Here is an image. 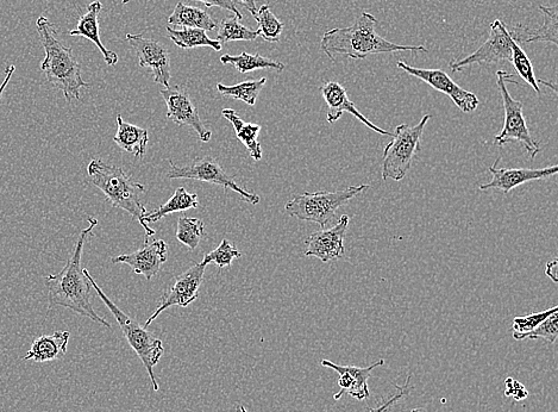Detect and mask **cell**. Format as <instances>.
Wrapping results in <instances>:
<instances>
[{
    "label": "cell",
    "instance_id": "1",
    "mask_svg": "<svg viewBox=\"0 0 558 412\" xmlns=\"http://www.w3.org/2000/svg\"><path fill=\"white\" fill-rule=\"evenodd\" d=\"M97 226L96 218L89 217V227L80 233L77 245H75L64 270L58 274H50L46 278L49 309L55 307L70 309L81 316L90 318L93 322L111 328V324L94 310L91 303V284L81 268L85 243Z\"/></svg>",
    "mask_w": 558,
    "mask_h": 412
},
{
    "label": "cell",
    "instance_id": "2",
    "mask_svg": "<svg viewBox=\"0 0 558 412\" xmlns=\"http://www.w3.org/2000/svg\"><path fill=\"white\" fill-rule=\"evenodd\" d=\"M376 24L378 20L372 14L362 12L350 26L326 31L321 40V49L331 61H336V55L365 60L373 54L428 52L424 46H403L385 40L376 33Z\"/></svg>",
    "mask_w": 558,
    "mask_h": 412
},
{
    "label": "cell",
    "instance_id": "3",
    "mask_svg": "<svg viewBox=\"0 0 558 412\" xmlns=\"http://www.w3.org/2000/svg\"><path fill=\"white\" fill-rule=\"evenodd\" d=\"M46 58L41 70L45 72L50 85L64 93L67 102L80 99V90L91 87L81 78L80 64L73 54V49L65 47L56 37L54 24L47 17L41 16L36 22Z\"/></svg>",
    "mask_w": 558,
    "mask_h": 412
},
{
    "label": "cell",
    "instance_id": "4",
    "mask_svg": "<svg viewBox=\"0 0 558 412\" xmlns=\"http://www.w3.org/2000/svg\"><path fill=\"white\" fill-rule=\"evenodd\" d=\"M87 173L91 183L97 186L115 206V208L127 211L130 216L139 221L146 230L144 245H148L150 237L155 235V230L150 228L144 218L148 212L142 202V196L146 193V187L129 177L123 168L105 164L103 160L93 159L87 166Z\"/></svg>",
    "mask_w": 558,
    "mask_h": 412
},
{
    "label": "cell",
    "instance_id": "5",
    "mask_svg": "<svg viewBox=\"0 0 558 412\" xmlns=\"http://www.w3.org/2000/svg\"><path fill=\"white\" fill-rule=\"evenodd\" d=\"M84 272L93 289L96 290L98 296L102 298V301L106 307L109 308L111 314L115 316L125 339H127L130 347L134 349L136 354L139 355L143 366L146 367L149 378L152 380L154 391L158 392L160 387L158 380L155 378L154 367L159 364L163 352H165L162 341L148 332L147 328L142 327L134 318H131L129 315L125 314L124 311L119 309L117 305L105 295L103 290L100 289V286H98L96 280L93 279L89 271L84 270Z\"/></svg>",
    "mask_w": 558,
    "mask_h": 412
},
{
    "label": "cell",
    "instance_id": "6",
    "mask_svg": "<svg viewBox=\"0 0 558 412\" xmlns=\"http://www.w3.org/2000/svg\"><path fill=\"white\" fill-rule=\"evenodd\" d=\"M369 189L368 185L350 186L340 191L305 192L296 196L285 206L287 214L300 221L319 224L322 229L336 218V211L351 199Z\"/></svg>",
    "mask_w": 558,
    "mask_h": 412
},
{
    "label": "cell",
    "instance_id": "7",
    "mask_svg": "<svg viewBox=\"0 0 558 412\" xmlns=\"http://www.w3.org/2000/svg\"><path fill=\"white\" fill-rule=\"evenodd\" d=\"M430 118V115H425L416 126L400 124L396 128L382 156V179L400 181L406 177L420 149V140Z\"/></svg>",
    "mask_w": 558,
    "mask_h": 412
},
{
    "label": "cell",
    "instance_id": "8",
    "mask_svg": "<svg viewBox=\"0 0 558 412\" xmlns=\"http://www.w3.org/2000/svg\"><path fill=\"white\" fill-rule=\"evenodd\" d=\"M517 84L516 76L506 71L497 72V85L499 87L501 98H503V105L505 110V123L503 130L500 134L494 137L495 145L503 147L510 142H518L523 146L526 153L529 154L531 159H535L537 154L541 152V146L531 136L526 118L523 112V103L516 101L511 96L506 83L509 81Z\"/></svg>",
    "mask_w": 558,
    "mask_h": 412
},
{
    "label": "cell",
    "instance_id": "9",
    "mask_svg": "<svg viewBox=\"0 0 558 412\" xmlns=\"http://www.w3.org/2000/svg\"><path fill=\"white\" fill-rule=\"evenodd\" d=\"M169 165H171V170L167 172V177L169 179H193L198 181H204V183H209L217 186L223 187L225 192L228 190L234 191L241 196L244 202H248L252 205H257L260 203V196L255 195V193H250L244 190L243 187L236 183L235 177L229 176L224 168L219 165V162L212 158V156H205V158H198L183 167L174 165L171 160H168Z\"/></svg>",
    "mask_w": 558,
    "mask_h": 412
},
{
    "label": "cell",
    "instance_id": "10",
    "mask_svg": "<svg viewBox=\"0 0 558 412\" xmlns=\"http://www.w3.org/2000/svg\"><path fill=\"white\" fill-rule=\"evenodd\" d=\"M511 43L512 37L509 30H507L505 22L495 20L491 24V33H489V37L484 45L465 59L451 61L449 65L450 70L460 72L463 68L472 65H494L500 61L511 62Z\"/></svg>",
    "mask_w": 558,
    "mask_h": 412
},
{
    "label": "cell",
    "instance_id": "11",
    "mask_svg": "<svg viewBox=\"0 0 558 412\" xmlns=\"http://www.w3.org/2000/svg\"><path fill=\"white\" fill-rule=\"evenodd\" d=\"M206 266L208 264H205L204 261L200 264H194L186 272L175 277L173 285L163 293L159 308L148 318L144 327L148 328L168 308H186L191 303L196 302L199 298L200 286L203 284Z\"/></svg>",
    "mask_w": 558,
    "mask_h": 412
},
{
    "label": "cell",
    "instance_id": "12",
    "mask_svg": "<svg viewBox=\"0 0 558 412\" xmlns=\"http://www.w3.org/2000/svg\"><path fill=\"white\" fill-rule=\"evenodd\" d=\"M397 66L400 70L410 74V76L424 81V83L430 85L432 89L449 96L457 108L465 112V114H469V112L478 109L480 101L475 93L463 90L462 87L457 85L444 71L437 70V68L436 70L416 68L406 64L404 61H399Z\"/></svg>",
    "mask_w": 558,
    "mask_h": 412
},
{
    "label": "cell",
    "instance_id": "13",
    "mask_svg": "<svg viewBox=\"0 0 558 412\" xmlns=\"http://www.w3.org/2000/svg\"><path fill=\"white\" fill-rule=\"evenodd\" d=\"M163 101L167 105V118L179 126L192 128L203 142L211 140L212 133L205 127L202 118L188 92L179 86L168 87L160 91Z\"/></svg>",
    "mask_w": 558,
    "mask_h": 412
},
{
    "label": "cell",
    "instance_id": "14",
    "mask_svg": "<svg viewBox=\"0 0 558 412\" xmlns=\"http://www.w3.org/2000/svg\"><path fill=\"white\" fill-rule=\"evenodd\" d=\"M127 41L139 56V64L152 71L156 84L171 87V55L160 42L147 39L142 35L127 34Z\"/></svg>",
    "mask_w": 558,
    "mask_h": 412
},
{
    "label": "cell",
    "instance_id": "15",
    "mask_svg": "<svg viewBox=\"0 0 558 412\" xmlns=\"http://www.w3.org/2000/svg\"><path fill=\"white\" fill-rule=\"evenodd\" d=\"M350 217L342 215L336 226L322 229L311 234L305 240L306 257H315L322 262L340 260L346 254L344 237L348 232Z\"/></svg>",
    "mask_w": 558,
    "mask_h": 412
},
{
    "label": "cell",
    "instance_id": "16",
    "mask_svg": "<svg viewBox=\"0 0 558 412\" xmlns=\"http://www.w3.org/2000/svg\"><path fill=\"white\" fill-rule=\"evenodd\" d=\"M499 162L500 158L489 167L493 178L488 184L480 186L481 191L498 190L507 195L520 185L530 183V181L550 179L558 172L557 165L545 168H501L498 167Z\"/></svg>",
    "mask_w": 558,
    "mask_h": 412
},
{
    "label": "cell",
    "instance_id": "17",
    "mask_svg": "<svg viewBox=\"0 0 558 412\" xmlns=\"http://www.w3.org/2000/svg\"><path fill=\"white\" fill-rule=\"evenodd\" d=\"M321 364L340 374V379H338L337 384L340 386L341 390L334 396L335 401H340L344 393H348V395L357 399V401H366V399L371 396V391H369L368 387V379L371 378V374L375 368L385 365V360L380 359L374 362L373 365L365 368L341 366L330 360H323Z\"/></svg>",
    "mask_w": 558,
    "mask_h": 412
},
{
    "label": "cell",
    "instance_id": "18",
    "mask_svg": "<svg viewBox=\"0 0 558 412\" xmlns=\"http://www.w3.org/2000/svg\"><path fill=\"white\" fill-rule=\"evenodd\" d=\"M321 92L326 105H328V115H326V121L330 124L336 123L343 116L344 112L353 115L360 122L365 124L369 129L375 131L380 135L392 136L387 130L381 129L375 126L374 123L368 120L366 116H363L359 109L356 108L355 104L350 101L348 97L347 90L340 83L336 81H329L321 87Z\"/></svg>",
    "mask_w": 558,
    "mask_h": 412
},
{
    "label": "cell",
    "instance_id": "19",
    "mask_svg": "<svg viewBox=\"0 0 558 412\" xmlns=\"http://www.w3.org/2000/svg\"><path fill=\"white\" fill-rule=\"evenodd\" d=\"M168 260L167 243L163 240L154 241L140 251L131 254L119 255L112 259L114 264H125L133 268L136 274L146 277L148 282L161 271L163 264Z\"/></svg>",
    "mask_w": 558,
    "mask_h": 412
},
{
    "label": "cell",
    "instance_id": "20",
    "mask_svg": "<svg viewBox=\"0 0 558 412\" xmlns=\"http://www.w3.org/2000/svg\"><path fill=\"white\" fill-rule=\"evenodd\" d=\"M539 11L544 16V23L541 28H529L523 24H517L511 28L507 27L512 40L518 45L520 43H536V42H549L553 45H558V15L557 5L554 6H539Z\"/></svg>",
    "mask_w": 558,
    "mask_h": 412
},
{
    "label": "cell",
    "instance_id": "21",
    "mask_svg": "<svg viewBox=\"0 0 558 412\" xmlns=\"http://www.w3.org/2000/svg\"><path fill=\"white\" fill-rule=\"evenodd\" d=\"M102 9L103 5L98 0L87 6L85 14L79 18L77 28L71 30L70 35L85 37V39L93 42L99 48V51L102 52L106 64L115 66L119 60L118 55L115 52L109 51L103 45L102 40H100L98 17Z\"/></svg>",
    "mask_w": 558,
    "mask_h": 412
},
{
    "label": "cell",
    "instance_id": "22",
    "mask_svg": "<svg viewBox=\"0 0 558 412\" xmlns=\"http://www.w3.org/2000/svg\"><path fill=\"white\" fill-rule=\"evenodd\" d=\"M70 332H55L50 335H43L31 345L29 352L24 360L35 362H49L59 360L67 353L68 342H70Z\"/></svg>",
    "mask_w": 558,
    "mask_h": 412
},
{
    "label": "cell",
    "instance_id": "23",
    "mask_svg": "<svg viewBox=\"0 0 558 412\" xmlns=\"http://www.w3.org/2000/svg\"><path fill=\"white\" fill-rule=\"evenodd\" d=\"M114 141L124 152L133 154L136 158H143L147 153L149 141L148 130L127 123L123 120L121 115H118L117 133L114 137Z\"/></svg>",
    "mask_w": 558,
    "mask_h": 412
},
{
    "label": "cell",
    "instance_id": "24",
    "mask_svg": "<svg viewBox=\"0 0 558 412\" xmlns=\"http://www.w3.org/2000/svg\"><path fill=\"white\" fill-rule=\"evenodd\" d=\"M168 23L174 27H184L193 29H202L204 31H213L217 28V23L212 20L209 12L196 6H188L183 2H179L168 17Z\"/></svg>",
    "mask_w": 558,
    "mask_h": 412
},
{
    "label": "cell",
    "instance_id": "25",
    "mask_svg": "<svg viewBox=\"0 0 558 412\" xmlns=\"http://www.w3.org/2000/svg\"><path fill=\"white\" fill-rule=\"evenodd\" d=\"M222 115L233 124L238 141L246 146L252 159L260 161L262 159V148L259 141H257V136L260 134L261 126L244 122L233 109H224Z\"/></svg>",
    "mask_w": 558,
    "mask_h": 412
},
{
    "label": "cell",
    "instance_id": "26",
    "mask_svg": "<svg viewBox=\"0 0 558 412\" xmlns=\"http://www.w3.org/2000/svg\"><path fill=\"white\" fill-rule=\"evenodd\" d=\"M223 65H231L242 74L253 72L255 70H275L282 72L285 70V65L281 62L265 58L260 54H248L246 52L240 55L225 54L221 56Z\"/></svg>",
    "mask_w": 558,
    "mask_h": 412
},
{
    "label": "cell",
    "instance_id": "27",
    "mask_svg": "<svg viewBox=\"0 0 558 412\" xmlns=\"http://www.w3.org/2000/svg\"><path fill=\"white\" fill-rule=\"evenodd\" d=\"M198 208L199 202L197 193H193L192 195V193H188L184 187H179L167 203L159 206L152 214H147L144 221H146L147 224L155 223L159 222L163 217L174 214V212H184Z\"/></svg>",
    "mask_w": 558,
    "mask_h": 412
},
{
    "label": "cell",
    "instance_id": "28",
    "mask_svg": "<svg viewBox=\"0 0 558 412\" xmlns=\"http://www.w3.org/2000/svg\"><path fill=\"white\" fill-rule=\"evenodd\" d=\"M169 39L183 49H192L198 47H210L213 51H222V45L217 40H211L206 31L202 29L184 28L183 30H175L167 27Z\"/></svg>",
    "mask_w": 558,
    "mask_h": 412
},
{
    "label": "cell",
    "instance_id": "29",
    "mask_svg": "<svg viewBox=\"0 0 558 412\" xmlns=\"http://www.w3.org/2000/svg\"><path fill=\"white\" fill-rule=\"evenodd\" d=\"M266 83L267 79L261 78L257 80L244 81V83L234 86L218 84L217 90L224 97L237 99V101L254 106L257 101V97L260 96V92L263 87H265Z\"/></svg>",
    "mask_w": 558,
    "mask_h": 412
},
{
    "label": "cell",
    "instance_id": "30",
    "mask_svg": "<svg viewBox=\"0 0 558 412\" xmlns=\"http://www.w3.org/2000/svg\"><path fill=\"white\" fill-rule=\"evenodd\" d=\"M260 36L259 30L249 29L235 17L225 18L218 27L217 41L227 45L231 41H254Z\"/></svg>",
    "mask_w": 558,
    "mask_h": 412
},
{
    "label": "cell",
    "instance_id": "31",
    "mask_svg": "<svg viewBox=\"0 0 558 412\" xmlns=\"http://www.w3.org/2000/svg\"><path fill=\"white\" fill-rule=\"evenodd\" d=\"M259 33L263 40L271 43L279 42L285 24L279 21L267 4L262 5L254 16Z\"/></svg>",
    "mask_w": 558,
    "mask_h": 412
},
{
    "label": "cell",
    "instance_id": "32",
    "mask_svg": "<svg viewBox=\"0 0 558 412\" xmlns=\"http://www.w3.org/2000/svg\"><path fill=\"white\" fill-rule=\"evenodd\" d=\"M204 235V222L200 218L180 217L178 220L177 240L194 251Z\"/></svg>",
    "mask_w": 558,
    "mask_h": 412
},
{
    "label": "cell",
    "instance_id": "33",
    "mask_svg": "<svg viewBox=\"0 0 558 412\" xmlns=\"http://www.w3.org/2000/svg\"><path fill=\"white\" fill-rule=\"evenodd\" d=\"M557 311L558 308L554 307L549 310L535 312V314L528 316L514 318L512 324L513 339L517 341L526 340V337L534 332L539 324L547 320L549 316L555 314Z\"/></svg>",
    "mask_w": 558,
    "mask_h": 412
},
{
    "label": "cell",
    "instance_id": "34",
    "mask_svg": "<svg viewBox=\"0 0 558 412\" xmlns=\"http://www.w3.org/2000/svg\"><path fill=\"white\" fill-rule=\"evenodd\" d=\"M512 64L516 67V70L520 77L528 83L532 89L535 90L538 95H541V89H539L538 79L535 76L534 66L529 59L528 54L525 53L522 46L512 40Z\"/></svg>",
    "mask_w": 558,
    "mask_h": 412
},
{
    "label": "cell",
    "instance_id": "35",
    "mask_svg": "<svg viewBox=\"0 0 558 412\" xmlns=\"http://www.w3.org/2000/svg\"><path fill=\"white\" fill-rule=\"evenodd\" d=\"M242 254L237 251L233 243L224 239L221 245L209 254L205 255V264H215L218 268H224L231 265L234 259H241Z\"/></svg>",
    "mask_w": 558,
    "mask_h": 412
},
{
    "label": "cell",
    "instance_id": "36",
    "mask_svg": "<svg viewBox=\"0 0 558 412\" xmlns=\"http://www.w3.org/2000/svg\"><path fill=\"white\" fill-rule=\"evenodd\" d=\"M558 336V311L549 316L547 320L539 324L526 340L543 339L549 343H555Z\"/></svg>",
    "mask_w": 558,
    "mask_h": 412
},
{
    "label": "cell",
    "instance_id": "37",
    "mask_svg": "<svg viewBox=\"0 0 558 412\" xmlns=\"http://www.w3.org/2000/svg\"><path fill=\"white\" fill-rule=\"evenodd\" d=\"M410 383L411 377L407 378L404 386H397L399 390L397 395L392 396L391 399H388V401H385L384 403L379 405V407H376L369 412H387L388 410H390L394 404L398 403L400 399H403L407 395V393H409Z\"/></svg>",
    "mask_w": 558,
    "mask_h": 412
},
{
    "label": "cell",
    "instance_id": "38",
    "mask_svg": "<svg viewBox=\"0 0 558 412\" xmlns=\"http://www.w3.org/2000/svg\"><path fill=\"white\" fill-rule=\"evenodd\" d=\"M190 2L202 3L205 6H208V8H212V6H217V8H221L233 12V14H235V16L240 21L243 18L241 12L238 11L234 0H190Z\"/></svg>",
    "mask_w": 558,
    "mask_h": 412
},
{
    "label": "cell",
    "instance_id": "39",
    "mask_svg": "<svg viewBox=\"0 0 558 412\" xmlns=\"http://www.w3.org/2000/svg\"><path fill=\"white\" fill-rule=\"evenodd\" d=\"M506 386L507 389L505 395L511 396L512 398L516 399V401H523V399L529 396V392L526 391L525 387L517 382V380H514L512 378L507 379Z\"/></svg>",
    "mask_w": 558,
    "mask_h": 412
},
{
    "label": "cell",
    "instance_id": "40",
    "mask_svg": "<svg viewBox=\"0 0 558 412\" xmlns=\"http://www.w3.org/2000/svg\"><path fill=\"white\" fill-rule=\"evenodd\" d=\"M15 71H16L15 65H11L9 67H6L5 78L3 80L2 85H0V101H2L3 93L6 89V86L9 85L10 80H11L12 76H14Z\"/></svg>",
    "mask_w": 558,
    "mask_h": 412
},
{
    "label": "cell",
    "instance_id": "41",
    "mask_svg": "<svg viewBox=\"0 0 558 412\" xmlns=\"http://www.w3.org/2000/svg\"><path fill=\"white\" fill-rule=\"evenodd\" d=\"M547 276L557 283V260L551 261L547 266Z\"/></svg>",
    "mask_w": 558,
    "mask_h": 412
},
{
    "label": "cell",
    "instance_id": "42",
    "mask_svg": "<svg viewBox=\"0 0 558 412\" xmlns=\"http://www.w3.org/2000/svg\"><path fill=\"white\" fill-rule=\"evenodd\" d=\"M240 2L244 6V8H246L250 12V14H252L253 16L257 14V10L259 9H257L256 0H240Z\"/></svg>",
    "mask_w": 558,
    "mask_h": 412
},
{
    "label": "cell",
    "instance_id": "43",
    "mask_svg": "<svg viewBox=\"0 0 558 412\" xmlns=\"http://www.w3.org/2000/svg\"><path fill=\"white\" fill-rule=\"evenodd\" d=\"M236 411L237 412H248L246 409H244V407H242V405H237Z\"/></svg>",
    "mask_w": 558,
    "mask_h": 412
},
{
    "label": "cell",
    "instance_id": "44",
    "mask_svg": "<svg viewBox=\"0 0 558 412\" xmlns=\"http://www.w3.org/2000/svg\"><path fill=\"white\" fill-rule=\"evenodd\" d=\"M122 3H123L124 5H127L128 3H130V0H122Z\"/></svg>",
    "mask_w": 558,
    "mask_h": 412
},
{
    "label": "cell",
    "instance_id": "45",
    "mask_svg": "<svg viewBox=\"0 0 558 412\" xmlns=\"http://www.w3.org/2000/svg\"><path fill=\"white\" fill-rule=\"evenodd\" d=\"M411 412H420L419 409H413Z\"/></svg>",
    "mask_w": 558,
    "mask_h": 412
}]
</instances>
